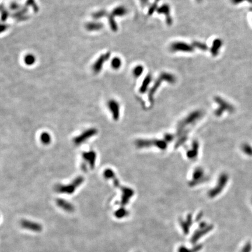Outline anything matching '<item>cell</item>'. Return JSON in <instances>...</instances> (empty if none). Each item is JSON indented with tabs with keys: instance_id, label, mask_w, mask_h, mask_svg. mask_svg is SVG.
Segmentation results:
<instances>
[{
	"instance_id": "cell-1",
	"label": "cell",
	"mask_w": 252,
	"mask_h": 252,
	"mask_svg": "<svg viewBox=\"0 0 252 252\" xmlns=\"http://www.w3.org/2000/svg\"><path fill=\"white\" fill-rule=\"evenodd\" d=\"M176 81V77L169 72H162L158 78L155 81L153 87L151 88L150 93H149V99L150 100H152L153 99V96L155 94V92L157 91L158 88L161 86V83L163 81H166L170 83H174Z\"/></svg>"
},
{
	"instance_id": "cell-2",
	"label": "cell",
	"mask_w": 252,
	"mask_h": 252,
	"mask_svg": "<svg viewBox=\"0 0 252 252\" xmlns=\"http://www.w3.org/2000/svg\"><path fill=\"white\" fill-rule=\"evenodd\" d=\"M84 181L82 176H78L75 178L70 184L67 185L58 184L56 186V191L60 193L72 194L77 187L79 186Z\"/></svg>"
},
{
	"instance_id": "cell-3",
	"label": "cell",
	"mask_w": 252,
	"mask_h": 252,
	"mask_svg": "<svg viewBox=\"0 0 252 252\" xmlns=\"http://www.w3.org/2000/svg\"><path fill=\"white\" fill-rule=\"evenodd\" d=\"M127 9H126L123 6H119L116 8H115L112 12V13L110 14V15H108L109 18V22L110 26L111 27V29L112 30L116 32L118 29L117 25L115 22L114 19V18L115 16H122L127 14Z\"/></svg>"
},
{
	"instance_id": "cell-4",
	"label": "cell",
	"mask_w": 252,
	"mask_h": 252,
	"mask_svg": "<svg viewBox=\"0 0 252 252\" xmlns=\"http://www.w3.org/2000/svg\"><path fill=\"white\" fill-rule=\"evenodd\" d=\"M170 49L173 52H184L192 53L194 50V48L192 45H189L184 41H175L172 43L170 46Z\"/></svg>"
},
{
	"instance_id": "cell-5",
	"label": "cell",
	"mask_w": 252,
	"mask_h": 252,
	"mask_svg": "<svg viewBox=\"0 0 252 252\" xmlns=\"http://www.w3.org/2000/svg\"><path fill=\"white\" fill-rule=\"evenodd\" d=\"M98 133V131L96 129L92 128L89 129L85 131L82 133L81 135L76 137L74 139V142L75 145H79L83 143V142H85L88 139L91 138L92 137L96 135Z\"/></svg>"
},
{
	"instance_id": "cell-6",
	"label": "cell",
	"mask_w": 252,
	"mask_h": 252,
	"mask_svg": "<svg viewBox=\"0 0 252 252\" xmlns=\"http://www.w3.org/2000/svg\"><path fill=\"white\" fill-rule=\"evenodd\" d=\"M157 13L159 14H163L165 16L166 22L167 25L171 26L173 23V19L171 15V9L169 5L165 4L158 7L156 10Z\"/></svg>"
},
{
	"instance_id": "cell-7",
	"label": "cell",
	"mask_w": 252,
	"mask_h": 252,
	"mask_svg": "<svg viewBox=\"0 0 252 252\" xmlns=\"http://www.w3.org/2000/svg\"><path fill=\"white\" fill-rule=\"evenodd\" d=\"M21 226L24 228L33 231V232H40L42 229L41 225L34 221H28V220H22L21 221Z\"/></svg>"
},
{
	"instance_id": "cell-8",
	"label": "cell",
	"mask_w": 252,
	"mask_h": 252,
	"mask_svg": "<svg viewBox=\"0 0 252 252\" xmlns=\"http://www.w3.org/2000/svg\"><path fill=\"white\" fill-rule=\"evenodd\" d=\"M110 56V53L109 52L100 56V57L96 60V61L93 64V70L94 72H95L96 73L99 72L102 68L104 63L105 62V61L109 58Z\"/></svg>"
},
{
	"instance_id": "cell-9",
	"label": "cell",
	"mask_w": 252,
	"mask_h": 252,
	"mask_svg": "<svg viewBox=\"0 0 252 252\" xmlns=\"http://www.w3.org/2000/svg\"><path fill=\"white\" fill-rule=\"evenodd\" d=\"M212 228H213L211 226H207L205 225L204 227H203V226L200 225V228L197 231H196L194 234L193 235V236L192 237V242L193 243H194V242H197V240H198V239L200 238L203 236L207 233L209 232V231H211Z\"/></svg>"
},
{
	"instance_id": "cell-10",
	"label": "cell",
	"mask_w": 252,
	"mask_h": 252,
	"mask_svg": "<svg viewBox=\"0 0 252 252\" xmlns=\"http://www.w3.org/2000/svg\"><path fill=\"white\" fill-rule=\"evenodd\" d=\"M82 157L89 164L91 169H93L95 162L96 160V154L95 151H90L89 152H85L82 154Z\"/></svg>"
},
{
	"instance_id": "cell-11",
	"label": "cell",
	"mask_w": 252,
	"mask_h": 252,
	"mask_svg": "<svg viewBox=\"0 0 252 252\" xmlns=\"http://www.w3.org/2000/svg\"><path fill=\"white\" fill-rule=\"evenodd\" d=\"M109 108L113 115V118L114 120H117L119 117V103L114 100H111L108 102Z\"/></svg>"
},
{
	"instance_id": "cell-12",
	"label": "cell",
	"mask_w": 252,
	"mask_h": 252,
	"mask_svg": "<svg viewBox=\"0 0 252 252\" xmlns=\"http://www.w3.org/2000/svg\"><path fill=\"white\" fill-rule=\"evenodd\" d=\"M56 203L58 206L61 208L64 209V211L69 213H71L74 211V206L72 205V204H71L70 203L68 202L67 201L64 199L58 198L56 200Z\"/></svg>"
},
{
	"instance_id": "cell-13",
	"label": "cell",
	"mask_w": 252,
	"mask_h": 252,
	"mask_svg": "<svg viewBox=\"0 0 252 252\" xmlns=\"http://www.w3.org/2000/svg\"><path fill=\"white\" fill-rule=\"evenodd\" d=\"M222 45L223 41L221 39L217 38L214 40L211 47L210 49V52H211L213 56L216 57L218 54Z\"/></svg>"
},
{
	"instance_id": "cell-14",
	"label": "cell",
	"mask_w": 252,
	"mask_h": 252,
	"mask_svg": "<svg viewBox=\"0 0 252 252\" xmlns=\"http://www.w3.org/2000/svg\"><path fill=\"white\" fill-rule=\"evenodd\" d=\"M152 81V76L151 74H148L147 75L144 79L142 81V85L140 88V92H141V93H144L145 92H146V91L148 89V87L150 85V83H151Z\"/></svg>"
},
{
	"instance_id": "cell-15",
	"label": "cell",
	"mask_w": 252,
	"mask_h": 252,
	"mask_svg": "<svg viewBox=\"0 0 252 252\" xmlns=\"http://www.w3.org/2000/svg\"><path fill=\"white\" fill-rule=\"evenodd\" d=\"M104 177L107 178V179H112L113 181V183L114 184V186L118 187L119 185V183L118 182L117 179L116 177L115 174L114 173L113 171H112L110 169H108L106 171H104Z\"/></svg>"
},
{
	"instance_id": "cell-16",
	"label": "cell",
	"mask_w": 252,
	"mask_h": 252,
	"mask_svg": "<svg viewBox=\"0 0 252 252\" xmlns=\"http://www.w3.org/2000/svg\"><path fill=\"white\" fill-rule=\"evenodd\" d=\"M131 191L127 188H124L123 189V195L121 201L122 204H125L129 202V200L131 196Z\"/></svg>"
},
{
	"instance_id": "cell-17",
	"label": "cell",
	"mask_w": 252,
	"mask_h": 252,
	"mask_svg": "<svg viewBox=\"0 0 252 252\" xmlns=\"http://www.w3.org/2000/svg\"><path fill=\"white\" fill-rule=\"evenodd\" d=\"M103 25L99 22H89L87 25V29L90 31L99 30L102 29Z\"/></svg>"
},
{
	"instance_id": "cell-18",
	"label": "cell",
	"mask_w": 252,
	"mask_h": 252,
	"mask_svg": "<svg viewBox=\"0 0 252 252\" xmlns=\"http://www.w3.org/2000/svg\"><path fill=\"white\" fill-rule=\"evenodd\" d=\"M192 45L194 47V48H197V49H200V50H203V51L207 50L208 49V47L206 44L202 43V42H200V41H194L193 42Z\"/></svg>"
},
{
	"instance_id": "cell-19",
	"label": "cell",
	"mask_w": 252,
	"mask_h": 252,
	"mask_svg": "<svg viewBox=\"0 0 252 252\" xmlns=\"http://www.w3.org/2000/svg\"><path fill=\"white\" fill-rule=\"evenodd\" d=\"M51 136L47 133H43L40 135V140L44 144H49L51 142Z\"/></svg>"
},
{
	"instance_id": "cell-20",
	"label": "cell",
	"mask_w": 252,
	"mask_h": 252,
	"mask_svg": "<svg viewBox=\"0 0 252 252\" xmlns=\"http://www.w3.org/2000/svg\"><path fill=\"white\" fill-rule=\"evenodd\" d=\"M242 150L247 155L252 156V146L249 144H244L242 146Z\"/></svg>"
},
{
	"instance_id": "cell-21",
	"label": "cell",
	"mask_w": 252,
	"mask_h": 252,
	"mask_svg": "<svg viewBox=\"0 0 252 252\" xmlns=\"http://www.w3.org/2000/svg\"><path fill=\"white\" fill-rule=\"evenodd\" d=\"M121 60L118 57L114 58L111 61V66L115 70L119 69L121 67Z\"/></svg>"
},
{
	"instance_id": "cell-22",
	"label": "cell",
	"mask_w": 252,
	"mask_h": 252,
	"mask_svg": "<svg viewBox=\"0 0 252 252\" xmlns=\"http://www.w3.org/2000/svg\"><path fill=\"white\" fill-rule=\"evenodd\" d=\"M143 72H144V67L141 65H138L134 68L133 71V75L135 78L140 77L142 75Z\"/></svg>"
},
{
	"instance_id": "cell-23",
	"label": "cell",
	"mask_w": 252,
	"mask_h": 252,
	"mask_svg": "<svg viewBox=\"0 0 252 252\" xmlns=\"http://www.w3.org/2000/svg\"><path fill=\"white\" fill-rule=\"evenodd\" d=\"M24 60H25V64L26 65L31 66V65L33 64L35 62L36 58H35V57L33 55H32L31 54H27L25 56V57L24 58Z\"/></svg>"
},
{
	"instance_id": "cell-24",
	"label": "cell",
	"mask_w": 252,
	"mask_h": 252,
	"mask_svg": "<svg viewBox=\"0 0 252 252\" xmlns=\"http://www.w3.org/2000/svg\"><path fill=\"white\" fill-rule=\"evenodd\" d=\"M159 2V0H155V1L150 5V7H149L148 11V15L151 16L154 14V12L155 11H156L157 9L158 8V5Z\"/></svg>"
},
{
	"instance_id": "cell-25",
	"label": "cell",
	"mask_w": 252,
	"mask_h": 252,
	"mask_svg": "<svg viewBox=\"0 0 252 252\" xmlns=\"http://www.w3.org/2000/svg\"><path fill=\"white\" fill-rule=\"evenodd\" d=\"M201 249V246H198L192 249H189L184 246H180L178 249V252H197Z\"/></svg>"
},
{
	"instance_id": "cell-26",
	"label": "cell",
	"mask_w": 252,
	"mask_h": 252,
	"mask_svg": "<svg viewBox=\"0 0 252 252\" xmlns=\"http://www.w3.org/2000/svg\"><path fill=\"white\" fill-rule=\"evenodd\" d=\"M106 16H108L107 12H106V11L104 10H101L99 11H98L96 12H95V14H93V17H94L96 19H99L100 18L102 17H104Z\"/></svg>"
},
{
	"instance_id": "cell-27",
	"label": "cell",
	"mask_w": 252,
	"mask_h": 252,
	"mask_svg": "<svg viewBox=\"0 0 252 252\" xmlns=\"http://www.w3.org/2000/svg\"><path fill=\"white\" fill-rule=\"evenodd\" d=\"M126 214H127V211H125V209L123 208L119 209L115 213V216L118 218H123L125 216Z\"/></svg>"
},
{
	"instance_id": "cell-28",
	"label": "cell",
	"mask_w": 252,
	"mask_h": 252,
	"mask_svg": "<svg viewBox=\"0 0 252 252\" xmlns=\"http://www.w3.org/2000/svg\"><path fill=\"white\" fill-rule=\"evenodd\" d=\"M251 249H252V245L250 242H248L243 246L241 252H250Z\"/></svg>"
},
{
	"instance_id": "cell-29",
	"label": "cell",
	"mask_w": 252,
	"mask_h": 252,
	"mask_svg": "<svg viewBox=\"0 0 252 252\" xmlns=\"http://www.w3.org/2000/svg\"><path fill=\"white\" fill-rule=\"evenodd\" d=\"M8 16V13L5 9H3L1 7V19L3 21H5Z\"/></svg>"
},
{
	"instance_id": "cell-30",
	"label": "cell",
	"mask_w": 252,
	"mask_h": 252,
	"mask_svg": "<svg viewBox=\"0 0 252 252\" xmlns=\"http://www.w3.org/2000/svg\"><path fill=\"white\" fill-rule=\"evenodd\" d=\"M10 8H11V9L12 10H19L20 7L18 4H17L16 3H12L11 5Z\"/></svg>"
},
{
	"instance_id": "cell-31",
	"label": "cell",
	"mask_w": 252,
	"mask_h": 252,
	"mask_svg": "<svg viewBox=\"0 0 252 252\" xmlns=\"http://www.w3.org/2000/svg\"><path fill=\"white\" fill-rule=\"evenodd\" d=\"M140 1L142 7H145L148 4L149 0H140Z\"/></svg>"
},
{
	"instance_id": "cell-32",
	"label": "cell",
	"mask_w": 252,
	"mask_h": 252,
	"mask_svg": "<svg viewBox=\"0 0 252 252\" xmlns=\"http://www.w3.org/2000/svg\"><path fill=\"white\" fill-rule=\"evenodd\" d=\"M244 1H245V0H231V2L234 5H237L242 3Z\"/></svg>"
},
{
	"instance_id": "cell-33",
	"label": "cell",
	"mask_w": 252,
	"mask_h": 252,
	"mask_svg": "<svg viewBox=\"0 0 252 252\" xmlns=\"http://www.w3.org/2000/svg\"><path fill=\"white\" fill-rule=\"evenodd\" d=\"M7 28V27L6 26V25H4V26H3V25H2V26H1V32H3L4 30H6Z\"/></svg>"
},
{
	"instance_id": "cell-34",
	"label": "cell",
	"mask_w": 252,
	"mask_h": 252,
	"mask_svg": "<svg viewBox=\"0 0 252 252\" xmlns=\"http://www.w3.org/2000/svg\"><path fill=\"white\" fill-rule=\"evenodd\" d=\"M196 1H198V2H201V1H202V0H196Z\"/></svg>"
}]
</instances>
